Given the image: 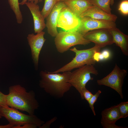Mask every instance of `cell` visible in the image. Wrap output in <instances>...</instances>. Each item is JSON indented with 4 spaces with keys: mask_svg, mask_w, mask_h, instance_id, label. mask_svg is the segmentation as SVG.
I'll list each match as a JSON object with an SVG mask.
<instances>
[{
    "mask_svg": "<svg viewBox=\"0 0 128 128\" xmlns=\"http://www.w3.org/2000/svg\"><path fill=\"white\" fill-rule=\"evenodd\" d=\"M57 2L59 1H64L66 0H57Z\"/></svg>",
    "mask_w": 128,
    "mask_h": 128,
    "instance_id": "obj_32",
    "label": "cell"
},
{
    "mask_svg": "<svg viewBox=\"0 0 128 128\" xmlns=\"http://www.w3.org/2000/svg\"><path fill=\"white\" fill-rule=\"evenodd\" d=\"M62 73L61 74L41 71L39 73L40 87L52 96L58 98L62 97L72 87L69 82L71 72Z\"/></svg>",
    "mask_w": 128,
    "mask_h": 128,
    "instance_id": "obj_2",
    "label": "cell"
},
{
    "mask_svg": "<svg viewBox=\"0 0 128 128\" xmlns=\"http://www.w3.org/2000/svg\"><path fill=\"white\" fill-rule=\"evenodd\" d=\"M87 16L92 18L100 20H107L115 22L117 17L116 15L110 14L93 5L88 9L81 15L80 18Z\"/></svg>",
    "mask_w": 128,
    "mask_h": 128,
    "instance_id": "obj_14",
    "label": "cell"
},
{
    "mask_svg": "<svg viewBox=\"0 0 128 128\" xmlns=\"http://www.w3.org/2000/svg\"><path fill=\"white\" fill-rule=\"evenodd\" d=\"M9 90L6 99L9 106L26 111L29 115L34 114L39 105L33 91L27 92L25 88L19 84L10 86Z\"/></svg>",
    "mask_w": 128,
    "mask_h": 128,
    "instance_id": "obj_1",
    "label": "cell"
},
{
    "mask_svg": "<svg viewBox=\"0 0 128 128\" xmlns=\"http://www.w3.org/2000/svg\"><path fill=\"white\" fill-rule=\"evenodd\" d=\"M101 48L95 45L93 47L88 49L79 50L75 47L69 50L75 54V57L68 63L53 72L52 73H57L66 71H71L86 65L95 64L96 61L94 56L96 52H99Z\"/></svg>",
    "mask_w": 128,
    "mask_h": 128,
    "instance_id": "obj_3",
    "label": "cell"
},
{
    "mask_svg": "<svg viewBox=\"0 0 128 128\" xmlns=\"http://www.w3.org/2000/svg\"><path fill=\"white\" fill-rule=\"evenodd\" d=\"M57 2V0H44L43 7L41 12L45 19L49 14Z\"/></svg>",
    "mask_w": 128,
    "mask_h": 128,
    "instance_id": "obj_20",
    "label": "cell"
},
{
    "mask_svg": "<svg viewBox=\"0 0 128 128\" xmlns=\"http://www.w3.org/2000/svg\"><path fill=\"white\" fill-rule=\"evenodd\" d=\"M101 93V90H98L95 94L93 95L90 99L87 101L89 103L90 107L95 116L96 115V114L94 109V105L97 101L98 97Z\"/></svg>",
    "mask_w": 128,
    "mask_h": 128,
    "instance_id": "obj_22",
    "label": "cell"
},
{
    "mask_svg": "<svg viewBox=\"0 0 128 128\" xmlns=\"http://www.w3.org/2000/svg\"><path fill=\"white\" fill-rule=\"evenodd\" d=\"M42 1V0H28V1H32L36 4H37L39 2ZM27 1V0H22V1L19 3V5H25Z\"/></svg>",
    "mask_w": 128,
    "mask_h": 128,
    "instance_id": "obj_29",
    "label": "cell"
},
{
    "mask_svg": "<svg viewBox=\"0 0 128 128\" xmlns=\"http://www.w3.org/2000/svg\"><path fill=\"white\" fill-rule=\"evenodd\" d=\"M127 73L126 70L121 69L116 64L111 72L103 78L97 80V82L99 85L105 86L114 90L123 99L122 86Z\"/></svg>",
    "mask_w": 128,
    "mask_h": 128,
    "instance_id": "obj_7",
    "label": "cell"
},
{
    "mask_svg": "<svg viewBox=\"0 0 128 128\" xmlns=\"http://www.w3.org/2000/svg\"><path fill=\"white\" fill-rule=\"evenodd\" d=\"M101 53L103 57L104 60L107 59L110 57V53L107 50H104Z\"/></svg>",
    "mask_w": 128,
    "mask_h": 128,
    "instance_id": "obj_28",
    "label": "cell"
},
{
    "mask_svg": "<svg viewBox=\"0 0 128 128\" xmlns=\"http://www.w3.org/2000/svg\"><path fill=\"white\" fill-rule=\"evenodd\" d=\"M66 6L64 1L57 2L46 18V24L48 33L51 36L55 37L58 32L57 24L59 14L61 9Z\"/></svg>",
    "mask_w": 128,
    "mask_h": 128,
    "instance_id": "obj_12",
    "label": "cell"
},
{
    "mask_svg": "<svg viewBox=\"0 0 128 128\" xmlns=\"http://www.w3.org/2000/svg\"><path fill=\"white\" fill-rule=\"evenodd\" d=\"M25 5L29 9L32 15L34 24V30L37 33L42 31L45 28V18L42 14L39 6L32 1H27Z\"/></svg>",
    "mask_w": 128,
    "mask_h": 128,
    "instance_id": "obj_13",
    "label": "cell"
},
{
    "mask_svg": "<svg viewBox=\"0 0 128 128\" xmlns=\"http://www.w3.org/2000/svg\"><path fill=\"white\" fill-rule=\"evenodd\" d=\"M101 121L109 123H114L121 118L120 115L117 105L106 108L101 112Z\"/></svg>",
    "mask_w": 128,
    "mask_h": 128,
    "instance_id": "obj_17",
    "label": "cell"
},
{
    "mask_svg": "<svg viewBox=\"0 0 128 128\" xmlns=\"http://www.w3.org/2000/svg\"><path fill=\"white\" fill-rule=\"evenodd\" d=\"M45 32L42 31L35 35H28L27 39L31 50L32 57L36 69L38 68L40 51L46 39L44 37Z\"/></svg>",
    "mask_w": 128,
    "mask_h": 128,
    "instance_id": "obj_11",
    "label": "cell"
},
{
    "mask_svg": "<svg viewBox=\"0 0 128 128\" xmlns=\"http://www.w3.org/2000/svg\"><path fill=\"white\" fill-rule=\"evenodd\" d=\"M8 2L11 9L15 14L17 23L21 24L23 22V17L18 0H8Z\"/></svg>",
    "mask_w": 128,
    "mask_h": 128,
    "instance_id": "obj_18",
    "label": "cell"
},
{
    "mask_svg": "<svg viewBox=\"0 0 128 128\" xmlns=\"http://www.w3.org/2000/svg\"><path fill=\"white\" fill-rule=\"evenodd\" d=\"M55 37L56 48L57 51L61 53L67 51L73 46L77 45L85 46L91 42L76 31H61Z\"/></svg>",
    "mask_w": 128,
    "mask_h": 128,
    "instance_id": "obj_4",
    "label": "cell"
},
{
    "mask_svg": "<svg viewBox=\"0 0 128 128\" xmlns=\"http://www.w3.org/2000/svg\"><path fill=\"white\" fill-rule=\"evenodd\" d=\"M6 97V95L0 91V108L9 106L7 104Z\"/></svg>",
    "mask_w": 128,
    "mask_h": 128,
    "instance_id": "obj_26",
    "label": "cell"
},
{
    "mask_svg": "<svg viewBox=\"0 0 128 128\" xmlns=\"http://www.w3.org/2000/svg\"><path fill=\"white\" fill-rule=\"evenodd\" d=\"M101 124L104 128H125L127 127H122L115 124V123H106L101 121Z\"/></svg>",
    "mask_w": 128,
    "mask_h": 128,
    "instance_id": "obj_24",
    "label": "cell"
},
{
    "mask_svg": "<svg viewBox=\"0 0 128 128\" xmlns=\"http://www.w3.org/2000/svg\"><path fill=\"white\" fill-rule=\"evenodd\" d=\"M80 18L67 6L63 7L59 14L57 26L65 31H77L80 24Z\"/></svg>",
    "mask_w": 128,
    "mask_h": 128,
    "instance_id": "obj_8",
    "label": "cell"
},
{
    "mask_svg": "<svg viewBox=\"0 0 128 128\" xmlns=\"http://www.w3.org/2000/svg\"><path fill=\"white\" fill-rule=\"evenodd\" d=\"M82 93L84 99L88 101L92 97L93 95L86 88L83 89Z\"/></svg>",
    "mask_w": 128,
    "mask_h": 128,
    "instance_id": "obj_25",
    "label": "cell"
},
{
    "mask_svg": "<svg viewBox=\"0 0 128 128\" xmlns=\"http://www.w3.org/2000/svg\"><path fill=\"white\" fill-rule=\"evenodd\" d=\"M2 117L1 115V114H0V119Z\"/></svg>",
    "mask_w": 128,
    "mask_h": 128,
    "instance_id": "obj_33",
    "label": "cell"
},
{
    "mask_svg": "<svg viewBox=\"0 0 128 128\" xmlns=\"http://www.w3.org/2000/svg\"><path fill=\"white\" fill-rule=\"evenodd\" d=\"M0 113L14 126H21L27 123L36 125L39 128L45 122L36 115H27L19 111L18 110L9 106L0 108Z\"/></svg>",
    "mask_w": 128,
    "mask_h": 128,
    "instance_id": "obj_6",
    "label": "cell"
},
{
    "mask_svg": "<svg viewBox=\"0 0 128 128\" xmlns=\"http://www.w3.org/2000/svg\"><path fill=\"white\" fill-rule=\"evenodd\" d=\"M98 74L94 65H86L71 72L69 82L72 87H74L78 91L81 99H84L82 90L86 88V84L89 81L93 79L91 74L97 75Z\"/></svg>",
    "mask_w": 128,
    "mask_h": 128,
    "instance_id": "obj_5",
    "label": "cell"
},
{
    "mask_svg": "<svg viewBox=\"0 0 128 128\" xmlns=\"http://www.w3.org/2000/svg\"><path fill=\"white\" fill-rule=\"evenodd\" d=\"M63 1L66 6L79 18L83 12L92 5L87 0H66Z\"/></svg>",
    "mask_w": 128,
    "mask_h": 128,
    "instance_id": "obj_16",
    "label": "cell"
},
{
    "mask_svg": "<svg viewBox=\"0 0 128 128\" xmlns=\"http://www.w3.org/2000/svg\"><path fill=\"white\" fill-rule=\"evenodd\" d=\"M80 24L77 32L83 36L87 32L102 28L110 29L116 27L115 22L94 19L88 16L80 18Z\"/></svg>",
    "mask_w": 128,
    "mask_h": 128,
    "instance_id": "obj_9",
    "label": "cell"
},
{
    "mask_svg": "<svg viewBox=\"0 0 128 128\" xmlns=\"http://www.w3.org/2000/svg\"><path fill=\"white\" fill-rule=\"evenodd\" d=\"M84 37L101 48L113 44L112 37L108 29L102 28L90 31L83 35Z\"/></svg>",
    "mask_w": 128,
    "mask_h": 128,
    "instance_id": "obj_10",
    "label": "cell"
},
{
    "mask_svg": "<svg viewBox=\"0 0 128 128\" xmlns=\"http://www.w3.org/2000/svg\"><path fill=\"white\" fill-rule=\"evenodd\" d=\"M114 3V0H110V5H113Z\"/></svg>",
    "mask_w": 128,
    "mask_h": 128,
    "instance_id": "obj_31",
    "label": "cell"
},
{
    "mask_svg": "<svg viewBox=\"0 0 128 128\" xmlns=\"http://www.w3.org/2000/svg\"><path fill=\"white\" fill-rule=\"evenodd\" d=\"M112 37L113 41L120 48L123 54L128 55V36L115 27L108 29Z\"/></svg>",
    "mask_w": 128,
    "mask_h": 128,
    "instance_id": "obj_15",
    "label": "cell"
},
{
    "mask_svg": "<svg viewBox=\"0 0 128 128\" xmlns=\"http://www.w3.org/2000/svg\"><path fill=\"white\" fill-rule=\"evenodd\" d=\"M14 126L9 123L5 125H0V128H12Z\"/></svg>",
    "mask_w": 128,
    "mask_h": 128,
    "instance_id": "obj_30",
    "label": "cell"
},
{
    "mask_svg": "<svg viewBox=\"0 0 128 128\" xmlns=\"http://www.w3.org/2000/svg\"><path fill=\"white\" fill-rule=\"evenodd\" d=\"M119 10L123 14H128V0H125L122 1L120 4Z\"/></svg>",
    "mask_w": 128,
    "mask_h": 128,
    "instance_id": "obj_23",
    "label": "cell"
},
{
    "mask_svg": "<svg viewBox=\"0 0 128 128\" xmlns=\"http://www.w3.org/2000/svg\"><path fill=\"white\" fill-rule=\"evenodd\" d=\"M92 5L96 6L110 14H111L110 0H87Z\"/></svg>",
    "mask_w": 128,
    "mask_h": 128,
    "instance_id": "obj_19",
    "label": "cell"
},
{
    "mask_svg": "<svg viewBox=\"0 0 128 128\" xmlns=\"http://www.w3.org/2000/svg\"><path fill=\"white\" fill-rule=\"evenodd\" d=\"M117 105L120 112L121 118L127 117L128 116V102H122Z\"/></svg>",
    "mask_w": 128,
    "mask_h": 128,
    "instance_id": "obj_21",
    "label": "cell"
},
{
    "mask_svg": "<svg viewBox=\"0 0 128 128\" xmlns=\"http://www.w3.org/2000/svg\"><path fill=\"white\" fill-rule=\"evenodd\" d=\"M37 127V126L34 124L27 123L21 126H14L12 128H36Z\"/></svg>",
    "mask_w": 128,
    "mask_h": 128,
    "instance_id": "obj_27",
    "label": "cell"
}]
</instances>
